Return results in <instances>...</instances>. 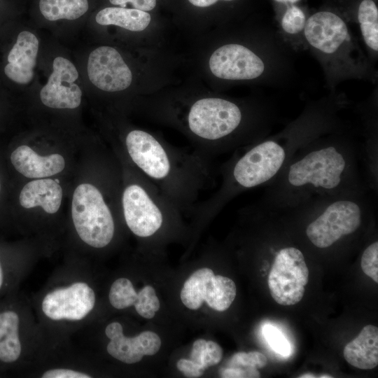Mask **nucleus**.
I'll list each match as a JSON object with an SVG mask.
<instances>
[{
  "instance_id": "obj_33",
  "label": "nucleus",
  "mask_w": 378,
  "mask_h": 378,
  "mask_svg": "<svg viewBox=\"0 0 378 378\" xmlns=\"http://www.w3.org/2000/svg\"><path fill=\"white\" fill-rule=\"evenodd\" d=\"M179 371L187 377H199L204 372V369L190 359H180L176 364Z\"/></svg>"
},
{
  "instance_id": "obj_9",
  "label": "nucleus",
  "mask_w": 378,
  "mask_h": 378,
  "mask_svg": "<svg viewBox=\"0 0 378 378\" xmlns=\"http://www.w3.org/2000/svg\"><path fill=\"white\" fill-rule=\"evenodd\" d=\"M209 68L216 77L232 80H252L265 71L262 59L249 48L230 43L216 49L209 59Z\"/></svg>"
},
{
  "instance_id": "obj_17",
  "label": "nucleus",
  "mask_w": 378,
  "mask_h": 378,
  "mask_svg": "<svg viewBox=\"0 0 378 378\" xmlns=\"http://www.w3.org/2000/svg\"><path fill=\"white\" fill-rule=\"evenodd\" d=\"M345 360L361 370H370L378 365V328L373 325L364 326L359 335L344 347Z\"/></svg>"
},
{
  "instance_id": "obj_12",
  "label": "nucleus",
  "mask_w": 378,
  "mask_h": 378,
  "mask_svg": "<svg viewBox=\"0 0 378 378\" xmlns=\"http://www.w3.org/2000/svg\"><path fill=\"white\" fill-rule=\"evenodd\" d=\"M87 71L90 80L106 92H119L132 83L131 70L120 54L110 46H100L88 57Z\"/></svg>"
},
{
  "instance_id": "obj_16",
  "label": "nucleus",
  "mask_w": 378,
  "mask_h": 378,
  "mask_svg": "<svg viewBox=\"0 0 378 378\" xmlns=\"http://www.w3.org/2000/svg\"><path fill=\"white\" fill-rule=\"evenodd\" d=\"M62 188L50 178H39L27 183L22 189L19 201L25 209L41 206L44 211L53 214L61 205Z\"/></svg>"
},
{
  "instance_id": "obj_6",
  "label": "nucleus",
  "mask_w": 378,
  "mask_h": 378,
  "mask_svg": "<svg viewBox=\"0 0 378 378\" xmlns=\"http://www.w3.org/2000/svg\"><path fill=\"white\" fill-rule=\"evenodd\" d=\"M345 169L342 154L329 146L312 151L293 163L288 173V181L295 187L310 185L332 189L340 185Z\"/></svg>"
},
{
  "instance_id": "obj_3",
  "label": "nucleus",
  "mask_w": 378,
  "mask_h": 378,
  "mask_svg": "<svg viewBox=\"0 0 378 378\" xmlns=\"http://www.w3.org/2000/svg\"><path fill=\"white\" fill-rule=\"evenodd\" d=\"M241 120L240 108L230 101L208 97L195 102L186 121L188 131L196 140L195 151L208 158L220 141L235 132Z\"/></svg>"
},
{
  "instance_id": "obj_38",
  "label": "nucleus",
  "mask_w": 378,
  "mask_h": 378,
  "mask_svg": "<svg viewBox=\"0 0 378 378\" xmlns=\"http://www.w3.org/2000/svg\"><path fill=\"white\" fill-rule=\"evenodd\" d=\"M300 378H315L316 377L312 374H304L299 377Z\"/></svg>"
},
{
  "instance_id": "obj_4",
  "label": "nucleus",
  "mask_w": 378,
  "mask_h": 378,
  "mask_svg": "<svg viewBox=\"0 0 378 378\" xmlns=\"http://www.w3.org/2000/svg\"><path fill=\"white\" fill-rule=\"evenodd\" d=\"M71 216L77 234L85 244L102 248L112 241L115 234L113 216L95 186L82 183L77 186L72 198Z\"/></svg>"
},
{
  "instance_id": "obj_13",
  "label": "nucleus",
  "mask_w": 378,
  "mask_h": 378,
  "mask_svg": "<svg viewBox=\"0 0 378 378\" xmlns=\"http://www.w3.org/2000/svg\"><path fill=\"white\" fill-rule=\"evenodd\" d=\"M105 334L110 340L106 348L108 353L127 364L138 363L144 356L155 354L161 346L160 337L152 331L142 332L134 337H125L118 322L108 324Z\"/></svg>"
},
{
  "instance_id": "obj_7",
  "label": "nucleus",
  "mask_w": 378,
  "mask_h": 378,
  "mask_svg": "<svg viewBox=\"0 0 378 378\" xmlns=\"http://www.w3.org/2000/svg\"><path fill=\"white\" fill-rule=\"evenodd\" d=\"M361 211L356 202L343 200L334 202L307 227L306 234L316 247L330 246L360 226Z\"/></svg>"
},
{
  "instance_id": "obj_36",
  "label": "nucleus",
  "mask_w": 378,
  "mask_h": 378,
  "mask_svg": "<svg viewBox=\"0 0 378 378\" xmlns=\"http://www.w3.org/2000/svg\"><path fill=\"white\" fill-rule=\"evenodd\" d=\"M6 281V270L0 254V293L3 290Z\"/></svg>"
},
{
  "instance_id": "obj_26",
  "label": "nucleus",
  "mask_w": 378,
  "mask_h": 378,
  "mask_svg": "<svg viewBox=\"0 0 378 378\" xmlns=\"http://www.w3.org/2000/svg\"><path fill=\"white\" fill-rule=\"evenodd\" d=\"M134 306L141 316L148 319L153 318L160 307L155 289L151 286L144 287L138 293Z\"/></svg>"
},
{
  "instance_id": "obj_23",
  "label": "nucleus",
  "mask_w": 378,
  "mask_h": 378,
  "mask_svg": "<svg viewBox=\"0 0 378 378\" xmlns=\"http://www.w3.org/2000/svg\"><path fill=\"white\" fill-rule=\"evenodd\" d=\"M358 20L363 39L374 52L378 51V8L373 0H363L358 9Z\"/></svg>"
},
{
  "instance_id": "obj_5",
  "label": "nucleus",
  "mask_w": 378,
  "mask_h": 378,
  "mask_svg": "<svg viewBox=\"0 0 378 378\" xmlns=\"http://www.w3.org/2000/svg\"><path fill=\"white\" fill-rule=\"evenodd\" d=\"M309 281V270L302 253L286 247L277 253L268 275L267 284L276 302L294 305L303 298Z\"/></svg>"
},
{
  "instance_id": "obj_22",
  "label": "nucleus",
  "mask_w": 378,
  "mask_h": 378,
  "mask_svg": "<svg viewBox=\"0 0 378 378\" xmlns=\"http://www.w3.org/2000/svg\"><path fill=\"white\" fill-rule=\"evenodd\" d=\"M214 275L211 269L204 267L195 271L184 283L181 291L183 304L190 309L200 308L204 302L206 286Z\"/></svg>"
},
{
  "instance_id": "obj_39",
  "label": "nucleus",
  "mask_w": 378,
  "mask_h": 378,
  "mask_svg": "<svg viewBox=\"0 0 378 378\" xmlns=\"http://www.w3.org/2000/svg\"><path fill=\"white\" fill-rule=\"evenodd\" d=\"M0 190H1V183H0Z\"/></svg>"
},
{
  "instance_id": "obj_14",
  "label": "nucleus",
  "mask_w": 378,
  "mask_h": 378,
  "mask_svg": "<svg viewBox=\"0 0 378 378\" xmlns=\"http://www.w3.org/2000/svg\"><path fill=\"white\" fill-rule=\"evenodd\" d=\"M38 46V40L32 32L22 31L19 33L15 43L8 54V63L4 67V73L10 80L21 85L32 80Z\"/></svg>"
},
{
  "instance_id": "obj_31",
  "label": "nucleus",
  "mask_w": 378,
  "mask_h": 378,
  "mask_svg": "<svg viewBox=\"0 0 378 378\" xmlns=\"http://www.w3.org/2000/svg\"><path fill=\"white\" fill-rule=\"evenodd\" d=\"M109 1L111 4L120 7L134 8L147 12L155 7L157 0H109Z\"/></svg>"
},
{
  "instance_id": "obj_24",
  "label": "nucleus",
  "mask_w": 378,
  "mask_h": 378,
  "mask_svg": "<svg viewBox=\"0 0 378 378\" xmlns=\"http://www.w3.org/2000/svg\"><path fill=\"white\" fill-rule=\"evenodd\" d=\"M223 358L221 346L213 341L199 339L194 342L190 360L200 365L204 370L217 365Z\"/></svg>"
},
{
  "instance_id": "obj_35",
  "label": "nucleus",
  "mask_w": 378,
  "mask_h": 378,
  "mask_svg": "<svg viewBox=\"0 0 378 378\" xmlns=\"http://www.w3.org/2000/svg\"><path fill=\"white\" fill-rule=\"evenodd\" d=\"M218 1H233V0H188V1L197 7H208L215 4Z\"/></svg>"
},
{
  "instance_id": "obj_25",
  "label": "nucleus",
  "mask_w": 378,
  "mask_h": 378,
  "mask_svg": "<svg viewBox=\"0 0 378 378\" xmlns=\"http://www.w3.org/2000/svg\"><path fill=\"white\" fill-rule=\"evenodd\" d=\"M138 293L130 280L119 278L111 285L108 299L111 304L115 309H122L134 304Z\"/></svg>"
},
{
  "instance_id": "obj_8",
  "label": "nucleus",
  "mask_w": 378,
  "mask_h": 378,
  "mask_svg": "<svg viewBox=\"0 0 378 378\" xmlns=\"http://www.w3.org/2000/svg\"><path fill=\"white\" fill-rule=\"evenodd\" d=\"M303 32L309 46L326 57H342L352 45L346 24L333 12L322 10L312 15Z\"/></svg>"
},
{
  "instance_id": "obj_21",
  "label": "nucleus",
  "mask_w": 378,
  "mask_h": 378,
  "mask_svg": "<svg viewBox=\"0 0 378 378\" xmlns=\"http://www.w3.org/2000/svg\"><path fill=\"white\" fill-rule=\"evenodd\" d=\"M237 294L234 282L230 278L214 275L207 284L204 302L218 312L227 310Z\"/></svg>"
},
{
  "instance_id": "obj_19",
  "label": "nucleus",
  "mask_w": 378,
  "mask_h": 378,
  "mask_svg": "<svg viewBox=\"0 0 378 378\" xmlns=\"http://www.w3.org/2000/svg\"><path fill=\"white\" fill-rule=\"evenodd\" d=\"M151 17L146 11L123 7H107L99 10L96 22L101 25H115L132 31L144 30Z\"/></svg>"
},
{
  "instance_id": "obj_32",
  "label": "nucleus",
  "mask_w": 378,
  "mask_h": 378,
  "mask_svg": "<svg viewBox=\"0 0 378 378\" xmlns=\"http://www.w3.org/2000/svg\"><path fill=\"white\" fill-rule=\"evenodd\" d=\"M225 378H243V377H260V374L258 369L254 368L230 367L225 369L222 374Z\"/></svg>"
},
{
  "instance_id": "obj_15",
  "label": "nucleus",
  "mask_w": 378,
  "mask_h": 378,
  "mask_svg": "<svg viewBox=\"0 0 378 378\" xmlns=\"http://www.w3.org/2000/svg\"><path fill=\"white\" fill-rule=\"evenodd\" d=\"M14 168L27 178H36L52 176L65 167V160L58 153L41 156L27 145L16 148L10 155Z\"/></svg>"
},
{
  "instance_id": "obj_2",
  "label": "nucleus",
  "mask_w": 378,
  "mask_h": 378,
  "mask_svg": "<svg viewBox=\"0 0 378 378\" xmlns=\"http://www.w3.org/2000/svg\"><path fill=\"white\" fill-rule=\"evenodd\" d=\"M132 178L121 195L123 216L134 234L150 238L169 220L176 219L181 211L137 169Z\"/></svg>"
},
{
  "instance_id": "obj_28",
  "label": "nucleus",
  "mask_w": 378,
  "mask_h": 378,
  "mask_svg": "<svg viewBox=\"0 0 378 378\" xmlns=\"http://www.w3.org/2000/svg\"><path fill=\"white\" fill-rule=\"evenodd\" d=\"M306 17L301 8L292 5L285 11L281 24L282 29L288 34L295 35L304 31Z\"/></svg>"
},
{
  "instance_id": "obj_29",
  "label": "nucleus",
  "mask_w": 378,
  "mask_h": 378,
  "mask_svg": "<svg viewBox=\"0 0 378 378\" xmlns=\"http://www.w3.org/2000/svg\"><path fill=\"white\" fill-rule=\"evenodd\" d=\"M266 356L258 351L238 352L230 359V367L264 368L267 365Z\"/></svg>"
},
{
  "instance_id": "obj_18",
  "label": "nucleus",
  "mask_w": 378,
  "mask_h": 378,
  "mask_svg": "<svg viewBox=\"0 0 378 378\" xmlns=\"http://www.w3.org/2000/svg\"><path fill=\"white\" fill-rule=\"evenodd\" d=\"M20 318L18 313L12 309L0 311V363H15L22 354L20 336Z\"/></svg>"
},
{
  "instance_id": "obj_10",
  "label": "nucleus",
  "mask_w": 378,
  "mask_h": 378,
  "mask_svg": "<svg viewBox=\"0 0 378 378\" xmlns=\"http://www.w3.org/2000/svg\"><path fill=\"white\" fill-rule=\"evenodd\" d=\"M95 294L84 282H76L68 287L48 293L42 301V311L50 319L79 321L94 308Z\"/></svg>"
},
{
  "instance_id": "obj_34",
  "label": "nucleus",
  "mask_w": 378,
  "mask_h": 378,
  "mask_svg": "<svg viewBox=\"0 0 378 378\" xmlns=\"http://www.w3.org/2000/svg\"><path fill=\"white\" fill-rule=\"evenodd\" d=\"M43 378H90L86 373L69 369H52L45 372Z\"/></svg>"
},
{
  "instance_id": "obj_30",
  "label": "nucleus",
  "mask_w": 378,
  "mask_h": 378,
  "mask_svg": "<svg viewBox=\"0 0 378 378\" xmlns=\"http://www.w3.org/2000/svg\"><path fill=\"white\" fill-rule=\"evenodd\" d=\"M363 272L374 282L378 283V242L368 246L361 257Z\"/></svg>"
},
{
  "instance_id": "obj_27",
  "label": "nucleus",
  "mask_w": 378,
  "mask_h": 378,
  "mask_svg": "<svg viewBox=\"0 0 378 378\" xmlns=\"http://www.w3.org/2000/svg\"><path fill=\"white\" fill-rule=\"evenodd\" d=\"M262 334L268 344L276 354L287 357L290 355L291 346L281 330L272 324H265Z\"/></svg>"
},
{
  "instance_id": "obj_1",
  "label": "nucleus",
  "mask_w": 378,
  "mask_h": 378,
  "mask_svg": "<svg viewBox=\"0 0 378 378\" xmlns=\"http://www.w3.org/2000/svg\"><path fill=\"white\" fill-rule=\"evenodd\" d=\"M125 145L135 167L181 211H192L211 183L208 158L195 150L174 148L141 130L130 131Z\"/></svg>"
},
{
  "instance_id": "obj_20",
  "label": "nucleus",
  "mask_w": 378,
  "mask_h": 378,
  "mask_svg": "<svg viewBox=\"0 0 378 378\" xmlns=\"http://www.w3.org/2000/svg\"><path fill=\"white\" fill-rule=\"evenodd\" d=\"M88 0H40L39 10L48 20H74L83 15L88 10Z\"/></svg>"
},
{
  "instance_id": "obj_11",
  "label": "nucleus",
  "mask_w": 378,
  "mask_h": 378,
  "mask_svg": "<svg viewBox=\"0 0 378 378\" xmlns=\"http://www.w3.org/2000/svg\"><path fill=\"white\" fill-rule=\"evenodd\" d=\"M78 78V71L71 61L60 56L55 57L52 71L41 90V101L52 108H78L82 98L81 89L76 83Z\"/></svg>"
},
{
  "instance_id": "obj_37",
  "label": "nucleus",
  "mask_w": 378,
  "mask_h": 378,
  "mask_svg": "<svg viewBox=\"0 0 378 378\" xmlns=\"http://www.w3.org/2000/svg\"><path fill=\"white\" fill-rule=\"evenodd\" d=\"M276 2H279V3H290V4H294L297 1H298L299 0H274Z\"/></svg>"
}]
</instances>
